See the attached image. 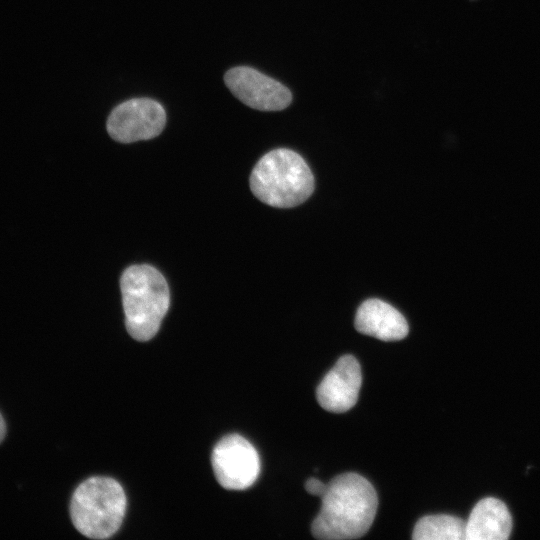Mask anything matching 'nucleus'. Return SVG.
Instances as JSON below:
<instances>
[{"label": "nucleus", "instance_id": "nucleus-1", "mask_svg": "<svg viewBox=\"0 0 540 540\" xmlns=\"http://www.w3.org/2000/svg\"><path fill=\"white\" fill-rule=\"evenodd\" d=\"M321 499L311 531L315 538L325 540L362 537L371 527L378 507L372 484L353 472L333 478Z\"/></svg>", "mask_w": 540, "mask_h": 540}, {"label": "nucleus", "instance_id": "nucleus-2", "mask_svg": "<svg viewBox=\"0 0 540 540\" xmlns=\"http://www.w3.org/2000/svg\"><path fill=\"white\" fill-rule=\"evenodd\" d=\"M252 193L276 208L295 207L314 191V177L306 161L295 151L279 148L266 153L250 176Z\"/></svg>", "mask_w": 540, "mask_h": 540}, {"label": "nucleus", "instance_id": "nucleus-3", "mask_svg": "<svg viewBox=\"0 0 540 540\" xmlns=\"http://www.w3.org/2000/svg\"><path fill=\"white\" fill-rule=\"evenodd\" d=\"M120 288L128 333L138 341L150 340L170 305L164 276L150 265H133L123 272Z\"/></svg>", "mask_w": 540, "mask_h": 540}, {"label": "nucleus", "instance_id": "nucleus-4", "mask_svg": "<svg viewBox=\"0 0 540 540\" xmlns=\"http://www.w3.org/2000/svg\"><path fill=\"white\" fill-rule=\"evenodd\" d=\"M126 511L121 485L108 477H91L72 495L70 515L74 527L92 539H107L120 528Z\"/></svg>", "mask_w": 540, "mask_h": 540}, {"label": "nucleus", "instance_id": "nucleus-5", "mask_svg": "<svg viewBox=\"0 0 540 540\" xmlns=\"http://www.w3.org/2000/svg\"><path fill=\"white\" fill-rule=\"evenodd\" d=\"M211 463L218 483L228 490L249 488L260 473L257 450L238 434L225 436L216 444Z\"/></svg>", "mask_w": 540, "mask_h": 540}, {"label": "nucleus", "instance_id": "nucleus-6", "mask_svg": "<svg viewBox=\"0 0 540 540\" xmlns=\"http://www.w3.org/2000/svg\"><path fill=\"white\" fill-rule=\"evenodd\" d=\"M163 106L152 99L136 98L116 106L107 120V131L116 141L132 143L158 136L165 127Z\"/></svg>", "mask_w": 540, "mask_h": 540}, {"label": "nucleus", "instance_id": "nucleus-7", "mask_svg": "<svg viewBox=\"0 0 540 540\" xmlns=\"http://www.w3.org/2000/svg\"><path fill=\"white\" fill-rule=\"evenodd\" d=\"M224 81L236 98L253 109L280 111L292 101V94L286 86L251 67L239 66L228 70Z\"/></svg>", "mask_w": 540, "mask_h": 540}, {"label": "nucleus", "instance_id": "nucleus-8", "mask_svg": "<svg viewBox=\"0 0 540 540\" xmlns=\"http://www.w3.org/2000/svg\"><path fill=\"white\" fill-rule=\"evenodd\" d=\"M361 384L359 362L352 355H344L322 379L317 387L316 397L325 410L343 413L356 404Z\"/></svg>", "mask_w": 540, "mask_h": 540}, {"label": "nucleus", "instance_id": "nucleus-9", "mask_svg": "<svg viewBox=\"0 0 540 540\" xmlns=\"http://www.w3.org/2000/svg\"><path fill=\"white\" fill-rule=\"evenodd\" d=\"M354 324L358 332L382 341L401 340L409 331L405 317L396 308L375 298L358 307Z\"/></svg>", "mask_w": 540, "mask_h": 540}, {"label": "nucleus", "instance_id": "nucleus-10", "mask_svg": "<svg viewBox=\"0 0 540 540\" xmlns=\"http://www.w3.org/2000/svg\"><path fill=\"white\" fill-rule=\"evenodd\" d=\"M512 530V517L506 504L495 498L481 499L466 522V540H505Z\"/></svg>", "mask_w": 540, "mask_h": 540}, {"label": "nucleus", "instance_id": "nucleus-11", "mask_svg": "<svg viewBox=\"0 0 540 540\" xmlns=\"http://www.w3.org/2000/svg\"><path fill=\"white\" fill-rule=\"evenodd\" d=\"M415 540H466V522L454 515H427L414 527Z\"/></svg>", "mask_w": 540, "mask_h": 540}, {"label": "nucleus", "instance_id": "nucleus-12", "mask_svg": "<svg viewBox=\"0 0 540 540\" xmlns=\"http://www.w3.org/2000/svg\"><path fill=\"white\" fill-rule=\"evenodd\" d=\"M305 489L309 494L322 497L327 489V484L316 478H310L305 483Z\"/></svg>", "mask_w": 540, "mask_h": 540}, {"label": "nucleus", "instance_id": "nucleus-13", "mask_svg": "<svg viewBox=\"0 0 540 540\" xmlns=\"http://www.w3.org/2000/svg\"><path fill=\"white\" fill-rule=\"evenodd\" d=\"M5 434H6L5 421H4L3 417H2V415L0 414V443L4 439Z\"/></svg>", "mask_w": 540, "mask_h": 540}]
</instances>
